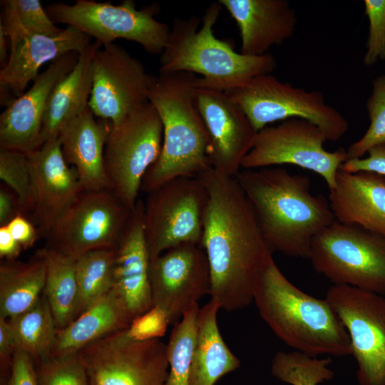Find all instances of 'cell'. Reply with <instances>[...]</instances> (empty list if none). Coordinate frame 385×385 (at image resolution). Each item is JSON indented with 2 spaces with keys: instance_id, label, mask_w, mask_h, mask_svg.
I'll return each instance as SVG.
<instances>
[{
  "instance_id": "obj_1",
  "label": "cell",
  "mask_w": 385,
  "mask_h": 385,
  "mask_svg": "<svg viewBox=\"0 0 385 385\" xmlns=\"http://www.w3.org/2000/svg\"><path fill=\"white\" fill-rule=\"evenodd\" d=\"M198 178L208 194L200 246L210 266V295L220 309H241L253 302L257 282L272 252L235 177L211 168Z\"/></svg>"
},
{
  "instance_id": "obj_2",
  "label": "cell",
  "mask_w": 385,
  "mask_h": 385,
  "mask_svg": "<svg viewBox=\"0 0 385 385\" xmlns=\"http://www.w3.org/2000/svg\"><path fill=\"white\" fill-rule=\"evenodd\" d=\"M234 177L272 252L309 258L313 238L336 220L329 200L311 193L306 175L267 167L242 169Z\"/></svg>"
},
{
  "instance_id": "obj_3",
  "label": "cell",
  "mask_w": 385,
  "mask_h": 385,
  "mask_svg": "<svg viewBox=\"0 0 385 385\" xmlns=\"http://www.w3.org/2000/svg\"><path fill=\"white\" fill-rule=\"evenodd\" d=\"M197 78L189 72L152 76L148 98L163 124V144L140 191L148 194L177 178H198L212 168L210 138L196 103Z\"/></svg>"
},
{
  "instance_id": "obj_4",
  "label": "cell",
  "mask_w": 385,
  "mask_h": 385,
  "mask_svg": "<svg viewBox=\"0 0 385 385\" xmlns=\"http://www.w3.org/2000/svg\"><path fill=\"white\" fill-rule=\"evenodd\" d=\"M253 302L272 332L295 351L311 356L351 354L349 334L328 301L294 286L272 256L258 278Z\"/></svg>"
},
{
  "instance_id": "obj_5",
  "label": "cell",
  "mask_w": 385,
  "mask_h": 385,
  "mask_svg": "<svg viewBox=\"0 0 385 385\" xmlns=\"http://www.w3.org/2000/svg\"><path fill=\"white\" fill-rule=\"evenodd\" d=\"M222 7L217 1L209 5L202 19L196 16L173 19L160 55V73H199L197 86L226 92L275 69L272 54L245 55L236 52L231 42L216 38L213 27Z\"/></svg>"
},
{
  "instance_id": "obj_6",
  "label": "cell",
  "mask_w": 385,
  "mask_h": 385,
  "mask_svg": "<svg viewBox=\"0 0 385 385\" xmlns=\"http://www.w3.org/2000/svg\"><path fill=\"white\" fill-rule=\"evenodd\" d=\"M314 270L335 285L385 296V237L337 220L318 233L309 258Z\"/></svg>"
},
{
  "instance_id": "obj_7",
  "label": "cell",
  "mask_w": 385,
  "mask_h": 385,
  "mask_svg": "<svg viewBox=\"0 0 385 385\" xmlns=\"http://www.w3.org/2000/svg\"><path fill=\"white\" fill-rule=\"evenodd\" d=\"M45 10L53 23L73 26L102 45L123 38L154 55H161L170 32L166 24L155 18L158 6L138 9L134 0L118 5L94 0H77L73 4L58 1L46 5Z\"/></svg>"
},
{
  "instance_id": "obj_8",
  "label": "cell",
  "mask_w": 385,
  "mask_h": 385,
  "mask_svg": "<svg viewBox=\"0 0 385 385\" xmlns=\"http://www.w3.org/2000/svg\"><path fill=\"white\" fill-rule=\"evenodd\" d=\"M226 93L240 106L257 132L270 123L290 118L315 124L330 141L339 140L349 129L346 119L326 103L322 92L294 87L271 73L256 76Z\"/></svg>"
},
{
  "instance_id": "obj_9",
  "label": "cell",
  "mask_w": 385,
  "mask_h": 385,
  "mask_svg": "<svg viewBox=\"0 0 385 385\" xmlns=\"http://www.w3.org/2000/svg\"><path fill=\"white\" fill-rule=\"evenodd\" d=\"M163 124L149 101L111 125L104 148L105 170L111 188L130 210L138 201L143 179L160 156Z\"/></svg>"
},
{
  "instance_id": "obj_10",
  "label": "cell",
  "mask_w": 385,
  "mask_h": 385,
  "mask_svg": "<svg viewBox=\"0 0 385 385\" xmlns=\"http://www.w3.org/2000/svg\"><path fill=\"white\" fill-rule=\"evenodd\" d=\"M207 202L200 178H177L148 193L143 222L150 260L181 244L200 245Z\"/></svg>"
},
{
  "instance_id": "obj_11",
  "label": "cell",
  "mask_w": 385,
  "mask_h": 385,
  "mask_svg": "<svg viewBox=\"0 0 385 385\" xmlns=\"http://www.w3.org/2000/svg\"><path fill=\"white\" fill-rule=\"evenodd\" d=\"M133 210L111 188L83 190L59 216L46 247L75 260L98 249H115Z\"/></svg>"
},
{
  "instance_id": "obj_12",
  "label": "cell",
  "mask_w": 385,
  "mask_h": 385,
  "mask_svg": "<svg viewBox=\"0 0 385 385\" xmlns=\"http://www.w3.org/2000/svg\"><path fill=\"white\" fill-rule=\"evenodd\" d=\"M327 140L315 124L301 118H290L257 132L241 168L258 169L289 164L314 171L326 181L329 190L335 186L337 173L347 160L343 148L330 152L324 149Z\"/></svg>"
},
{
  "instance_id": "obj_13",
  "label": "cell",
  "mask_w": 385,
  "mask_h": 385,
  "mask_svg": "<svg viewBox=\"0 0 385 385\" xmlns=\"http://www.w3.org/2000/svg\"><path fill=\"white\" fill-rule=\"evenodd\" d=\"M126 329L77 354L90 385H165L169 369L167 344L160 339L133 340Z\"/></svg>"
},
{
  "instance_id": "obj_14",
  "label": "cell",
  "mask_w": 385,
  "mask_h": 385,
  "mask_svg": "<svg viewBox=\"0 0 385 385\" xmlns=\"http://www.w3.org/2000/svg\"><path fill=\"white\" fill-rule=\"evenodd\" d=\"M326 299L349 334L359 385H385V297L334 284Z\"/></svg>"
},
{
  "instance_id": "obj_15",
  "label": "cell",
  "mask_w": 385,
  "mask_h": 385,
  "mask_svg": "<svg viewBox=\"0 0 385 385\" xmlns=\"http://www.w3.org/2000/svg\"><path fill=\"white\" fill-rule=\"evenodd\" d=\"M152 76L144 65L114 43L102 45L93 59V86L88 106L113 125L148 102Z\"/></svg>"
},
{
  "instance_id": "obj_16",
  "label": "cell",
  "mask_w": 385,
  "mask_h": 385,
  "mask_svg": "<svg viewBox=\"0 0 385 385\" xmlns=\"http://www.w3.org/2000/svg\"><path fill=\"white\" fill-rule=\"evenodd\" d=\"M149 274L153 304L166 313L170 324L210 294V266L200 245L185 243L168 250L150 260Z\"/></svg>"
},
{
  "instance_id": "obj_17",
  "label": "cell",
  "mask_w": 385,
  "mask_h": 385,
  "mask_svg": "<svg viewBox=\"0 0 385 385\" xmlns=\"http://www.w3.org/2000/svg\"><path fill=\"white\" fill-rule=\"evenodd\" d=\"M195 99L210 138L212 168L235 176L252 148L257 131L226 92L196 86Z\"/></svg>"
},
{
  "instance_id": "obj_18",
  "label": "cell",
  "mask_w": 385,
  "mask_h": 385,
  "mask_svg": "<svg viewBox=\"0 0 385 385\" xmlns=\"http://www.w3.org/2000/svg\"><path fill=\"white\" fill-rule=\"evenodd\" d=\"M79 54L69 52L52 61L25 93L14 98L0 115V148L24 153L41 146L43 118L57 85L75 67Z\"/></svg>"
},
{
  "instance_id": "obj_19",
  "label": "cell",
  "mask_w": 385,
  "mask_h": 385,
  "mask_svg": "<svg viewBox=\"0 0 385 385\" xmlns=\"http://www.w3.org/2000/svg\"><path fill=\"white\" fill-rule=\"evenodd\" d=\"M143 210L144 202L138 199L115 247L112 289L131 322L154 305Z\"/></svg>"
},
{
  "instance_id": "obj_20",
  "label": "cell",
  "mask_w": 385,
  "mask_h": 385,
  "mask_svg": "<svg viewBox=\"0 0 385 385\" xmlns=\"http://www.w3.org/2000/svg\"><path fill=\"white\" fill-rule=\"evenodd\" d=\"M26 154L36 187L35 205L29 220L40 237L46 238L61 213L83 189L76 170L63 158L58 138Z\"/></svg>"
},
{
  "instance_id": "obj_21",
  "label": "cell",
  "mask_w": 385,
  "mask_h": 385,
  "mask_svg": "<svg viewBox=\"0 0 385 385\" xmlns=\"http://www.w3.org/2000/svg\"><path fill=\"white\" fill-rule=\"evenodd\" d=\"M235 20L241 38L240 53H268L273 46L291 38L297 16L287 0H218Z\"/></svg>"
},
{
  "instance_id": "obj_22",
  "label": "cell",
  "mask_w": 385,
  "mask_h": 385,
  "mask_svg": "<svg viewBox=\"0 0 385 385\" xmlns=\"http://www.w3.org/2000/svg\"><path fill=\"white\" fill-rule=\"evenodd\" d=\"M91 39L78 29L67 26L57 36L32 35L10 46L8 62L0 71L1 94L11 92L19 97L37 78L43 64L69 52L81 53Z\"/></svg>"
},
{
  "instance_id": "obj_23",
  "label": "cell",
  "mask_w": 385,
  "mask_h": 385,
  "mask_svg": "<svg viewBox=\"0 0 385 385\" xmlns=\"http://www.w3.org/2000/svg\"><path fill=\"white\" fill-rule=\"evenodd\" d=\"M329 202L337 221L385 237V176L339 169Z\"/></svg>"
},
{
  "instance_id": "obj_24",
  "label": "cell",
  "mask_w": 385,
  "mask_h": 385,
  "mask_svg": "<svg viewBox=\"0 0 385 385\" xmlns=\"http://www.w3.org/2000/svg\"><path fill=\"white\" fill-rule=\"evenodd\" d=\"M111 125V121L96 117L88 106L59 133L63 158L76 170L83 190L111 188L104 148Z\"/></svg>"
},
{
  "instance_id": "obj_25",
  "label": "cell",
  "mask_w": 385,
  "mask_h": 385,
  "mask_svg": "<svg viewBox=\"0 0 385 385\" xmlns=\"http://www.w3.org/2000/svg\"><path fill=\"white\" fill-rule=\"evenodd\" d=\"M102 44L95 41L81 53L73 69L57 85L43 118L41 145L58 138L62 128L88 107L93 86V59Z\"/></svg>"
},
{
  "instance_id": "obj_26",
  "label": "cell",
  "mask_w": 385,
  "mask_h": 385,
  "mask_svg": "<svg viewBox=\"0 0 385 385\" xmlns=\"http://www.w3.org/2000/svg\"><path fill=\"white\" fill-rule=\"evenodd\" d=\"M130 322L111 289L68 326L57 331L50 356L77 354L88 345L128 329Z\"/></svg>"
},
{
  "instance_id": "obj_27",
  "label": "cell",
  "mask_w": 385,
  "mask_h": 385,
  "mask_svg": "<svg viewBox=\"0 0 385 385\" xmlns=\"http://www.w3.org/2000/svg\"><path fill=\"white\" fill-rule=\"evenodd\" d=\"M220 309L219 304L213 299L200 308L189 385H215L219 379L240 366L239 359L220 334L217 322Z\"/></svg>"
},
{
  "instance_id": "obj_28",
  "label": "cell",
  "mask_w": 385,
  "mask_h": 385,
  "mask_svg": "<svg viewBox=\"0 0 385 385\" xmlns=\"http://www.w3.org/2000/svg\"><path fill=\"white\" fill-rule=\"evenodd\" d=\"M46 276L45 259L38 250L31 260L0 265V317L9 319L34 306L42 296Z\"/></svg>"
},
{
  "instance_id": "obj_29",
  "label": "cell",
  "mask_w": 385,
  "mask_h": 385,
  "mask_svg": "<svg viewBox=\"0 0 385 385\" xmlns=\"http://www.w3.org/2000/svg\"><path fill=\"white\" fill-rule=\"evenodd\" d=\"M40 251L46 265L43 293L59 330L68 326L75 317L78 299L76 260L46 246Z\"/></svg>"
},
{
  "instance_id": "obj_30",
  "label": "cell",
  "mask_w": 385,
  "mask_h": 385,
  "mask_svg": "<svg viewBox=\"0 0 385 385\" xmlns=\"http://www.w3.org/2000/svg\"><path fill=\"white\" fill-rule=\"evenodd\" d=\"M7 321L17 349L28 353L35 364L51 356L58 329L44 293L31 309Z\"/></svg>"
},
{
  "instance_id": "obj_31",
  "label": "cell",
  "mask_w": 385,
  "mask_h": 385,
  "mask_svg": "<svg viewBox=\"0 0 385 385\" xmlns=\"http://www.w3.org/2000/svg\"><path fill=\"white\" fill-rule=\"evenodd\" d=\"M115 256V248L98 249L76 259L78 299L74 319L112 289Z\"/></svg>"
},
{
  "instance_id": "obj_32",
  "label": "cell",
  "mask_w": 385,
  "mask_h": 385,
  "mask_svg": "<svg viewBox=\"0 0 385 385\" xmlns=\"http://www.w3.org/2000/svg\"><path fill=\"white\" fill-rule=\"evenodd\" d=\"M1 2L0 21L9 46L32 35L55 36L63 29L54 25L39 0H4Z\"/></svg>"
},
{
  "instance_id": "obj_33",
  "label": "cell",
  "mask_w": 385,
  "mask_h": 385,
  "mask_svg": "<svg viewBox=\"0 0 385 385\" xmlns=\"http://www.w3.org/2000/svg\"><path fill=\"white\" fill-rule=\"evenodd\" d=\"M199 310L195 305L174 324L167 344L169 369L165 385H189Z\"/></svg>"
},
{
  "instance_id": "obj_34",
  "label": "cell",
  "mask_w": 385,
  "mask_h": 385,
  "mask_svg": "<svg viewBox=\"0 0 385 385\" xmlns=\"http://www.w3.org/2000/svg\"><path fill=\"white\" fill-rule=\"evenodd\" d=\"M329 359H317L294 351H278L272 358L271 373L290 385H319L334 377Z\"/></svg>"
},
{
  "instance_id": "obj_35",
  "label": "cell",
  "mask_w": 385,
  "mask_h": 385,
  "mask_svg": "<svg viewBox=\"0 0 385 385\" xmlns=\"http://www.w3.org/2000/svg\"><path fill=\"white\" fill-rule=\"evenodd\" d=\"M0 178L16 195L20 213L30 215L35 205L36 187L27 154L0 148Z\"/></svg>"
},
{
  "instance_id": "obj_36",
  "label": "cell",
  "mask_w": 385,
  "mask_h": 385,
  "mask_svg": "<svg viewBox=\"0 0 385 385\" xmlns=\"http://www.w3.org/2000/svg\"><path fill=\"white\" fill-rule=\"evenodd\" d=\"M366 109L369 126L363 136L346 150L347 160L363 158L371 148L385 143V75L374 80Z\"/></svg>"
},
{
  "instance_id": "obj_37",
  "label": "cell",
  "mask_w": 385,
  "mask_h": 385,
  "mask_svg": "<svg viewBox=\"0 0 385 385\" xmlns=\"http://www.w3.org/2000/svg\"><path fill=\"white\" fill-rule=\"evenodd\" d=\"M39 385H90L78 354L49 356L36 363Z\"/></svg>"
},
{
  "instance_id": "obj_38",
  "label": "cell",
  "mask_w": 385,
  "mask_h": 385,
  "mask_svg": "<svg viewBox=\"0 0 385 385\" xmlns=\"http://www.w3.org/2000/svg\"><path fill=\"white\" fill-rule=\"evenodd\" d=\"M364 4L369 23L364 63L369 66L385 60V0H365Z\"/></svg>"
},
{
  "instance_id": "obj_39",
  "label": "cell",
  "mask_w": 385,
  "mask_h": 385,
  "mask_svg": "<svg viewBox=\"0 0 385 385\" xmlns=\"http://www.w3.org/2000/svg\"><path fill=\"white\" fill-rule=\"evenodd\" d=\"M169 324L166 313L153 305L147 312L134 318L125 331L128 337L133 340H151L163 337Z\"/></svg>"
},
{
  "instance_id": "obj_40",
  "label": "cell",
  "mask_w": 385,
  "mask_h": 385,
  "mask_svg": "<svg viewBox=\"0 0 385 385\" xmlns=\"http://www.w3.org/2000/svg\"><path fill=\"white\" fill-rule=\"evenodd\" d=\"M4 385H39L35 361L28 353L16 351L9 376Z\"/></svg>"
},
{
  "instance_id": "obj_41",
  "label": "cell",
  "mask_w": 385,
  "mask_h": 385,
  "mask_svg": "<svg viewBox=\"0 0 385 385\" xmlns=\"http://www.w3.org/2000/svg\"><path fill=\"white\" fill-rule=\"evenodd\" d=\"M367 153L366 158L346 160L339 169L347 173L373 172L385 176V143L371 148Z\"/></svg>"
},
{
  "instance_id": "obj_42",
  "label": "cell",
  "mask_w": 385,
  "mask_h": 385,
  "mask_svg": "<svg viewBox=\"0 0 385 385\" xmlns=\"http://www.w3.org/2000/svg\"><path fill=\"white\" fill-rule=\"evenodd\" d=\"M6 226L24 250L32 247L40 237L33 222L21 214L16 216Z\"/></svg>"
},
{
  "instance_id": "obj_43",
  "label": "cell",
  "mask_w": 385,
  "mask_h": 385,
  "mask_svg": "<svg viewBox=\"0 0 385 385\" xmlns=\"http://www.w3.org/2000/svg\"><path fill=\"white\" fill-rule=\"evenodd\" d=\"M17 347L7 319L0 317V366L4 384L9 376L14 355Z\"/></svg>"
},
{
  "instance_id": "obj_44",
  "label": "cell",
  "mask_w": 385,
  "mask_h": 385,
  "mask_svg": "<svg viewBox=\"0 0 385 385\" xmlns=\"http://www.w3.org/2000/svg\"><path fill=\"white\" fill-rule=\"evenodd\" d=\"M19 212L16 197L5 186L0 188V227L7 225Z\"/></svg>"
},
{
  "instance_id": "obj_45",
  "label": "cell",
  "mask_w": 385,
  "mask_h": 385,
  "mask_svg": "<svg viewBox=\"0 0 385 385\" xmlns=\"http://www.w3.org/2000/svg\"><path fill=\"white\" fill-rule=\"evenodd\" d=\"M22 250V247L11 235L8 227H0V257L8 261L15 260Z\"/></svg>"
},
{
  "instance_id": "obj_46",
  "label": "cell",
  "mask_w": 385,
  "mask_h": 385,
  "mask_svg": "<svg viewBox=\"0 0 385 385\" xmlns=\"http://www.w3.org/2000/svg\"><path fill=\"white\" fill-rule=\"evenodd\" d=\"M7 40L8 38L6 34L3 24L0 21V63L1 68L6 65L9 57Z\"/></svg>"
}]
</instances>
